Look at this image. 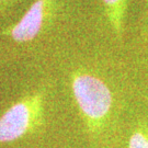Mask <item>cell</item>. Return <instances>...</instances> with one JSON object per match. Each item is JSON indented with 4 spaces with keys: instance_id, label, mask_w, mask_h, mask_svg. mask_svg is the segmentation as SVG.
I'll return each mask as SVG.
<instances>
[{
    "instance_id": "1",
    "label": "cell",
    "mask_w": 148,
    "mask_h": 148,
    "mask_svg": "<svg viewBox=\"0 0 148 148\" xmlns=\"http://www.w3.org/2000/svg\"><path fill=\"white\" fill-rule=\"evenodd\" d=\"M71 89L87 128L92 133L99 132L112 109L113 97L110 88L95 75L75 71L71 76Z\"/></svg>"
},
{
    "instance_id": "2",
    "label": "cell",
    "mask_w": 148,
    "mask_h": 148,
    "mask_svg": "<svg viewBox=\"0 0 148 148\" xmlns=\"http://www.w3.org/2000/svg\"><path fill=\"white\" fill-rule=\"evenodd\" d=\"M44 95L31 93L16 101L0 116V143H11L24 137L42 124Z\"/></svg>"
},
{
    "instance_id": "3",
    "label": "cell",
    "mask_w": 148,
    "mask_h": 148,
    "mask_svg": "<svg viewBox=\"0 0 148 148\" xmlns=\"http://www.w3.org/2000/svg\"><path fill=\"white\" fill-rule=\"evenodd\" d=\"M56 5V0H35L19 21L2 30L1 34L14 42L25 43L34 40L43 30Z\"/></svg>"
},
{
    "instance_id": "4",
    "label": "cell",
    "mask_w": 148,
    "mask_h": 148,
    "mask_svg": "<svg viewBox=\"0 0 148 148\" xmlns=\"http://www.w3.org/2000/svg\"><path fill=\"white\" fill-rule=\"evenodd\" d=\"M106 8V14L112 30L117 36L123 33V24L127 8V0H102Z\"/></svg>"
},
{
    "instance_id": "5",
    "label": "cell",
    "mask_w": 148,
    "mask_h": 148,
    "mask_svg": "<svg viewBox=\"0 0 148 148\" xmlns=\"http://www.w3.org/2000/svg\"><path fill=\"white\" fill-rule=\"evenodd\" d=\"M128 148H148V125L140 123L132 133Z\"/></svg>"
},
{
    "instance_id": "6",
    "label": "cell",
    "mask_w": 148,
    "mask_h": 148,
    "mask_svg": "<svg viewBox=\"0 0 148 148\" xmlns=\"http://www.w3.org/2000/svg\"><path fill=\"white\" fill-rule=\"evenodd\" d=\"M9 0H0V5H3V3H7Z\"/></svg>"
}]
</instances>
